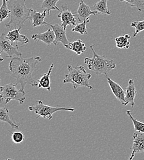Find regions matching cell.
<instances>
[{
	"mask_svg": "<svg viewBox=\"0 0 144 160\" xmlns=\"http://www.w3.org/2000/svg\"><path fill=\"white\" fill-rule=\"evenodd\" d=\"M32 38L37 42L41 41L47 45H50L52 43L54 44L56 35L52 29H48L44 33H39L32 35Z\"/></svg>",
	"mask_w": 144,
	"mask_h": 160,
	"instance_id": "4fadbf2b",
	"label": "cell"
},
{
	"mask_svg": "<svg viewBox=\"0 0 144 160\" xmlns=\"http://www.w3.org/2000/svg\"><path fill=\"white\" fill-rule=\"evenodd\" d=\"M0 121L8 123L12 129H18L20 124L16 122L6 107L0 108Z\"/></svg>",
	"mask_w": 144,
	"mask_h": 160,
	"instance_id": "2e32d148",
	"label": "cell"
},
{
	"mask_svg": "<svg viewBox=\"0 0 144 160\" xmlns=\"http://www.w3.org/2000/svg\"><path fill=\"white\" fill-rule=\"evenodd\" d=\"M47 15V11L44 10L42 13L36 11L32 9L30 19L32 20V25L33 27L44 25V19Z\"/></svg>",
	"mask_w": 144,
	"mask_h": 160,
	"instance_id": "ac0fdd59",
	"label": "cell"
},
{
	"mask_svg": "<svg viewBox=\"0 0 144 160\" xmlns=\"http://www.w3.org/2000/svg\"><path fill=\"white\" fill-rule=\"evenodd\" d=\"M11 19L5 24L9 29L22 28L24 23L30 18L32 9L27 8L25 0H6Z\"/></svg>",
	"mask_w": 144,
	"mask_h": 160,
	"instance_id": "7a4b0ae2",
	"label": "cell"
},
{
	"mask_svg": "<svg viewBox=\"0 0 144 160\" xmlns=\"http://www.w3.org/2000/svg\"><path fill=\"white\" fill-rule=\"evenodd\" d=\"M11 139L15 143H21L25 140V136L21 131H15L12 132Z\"/></svg>",
	"mask_w": 144,
	"mask_h": 160,
	"instance_id": "83f0119b",
	"label": "cell"
},
{
	"mask_svg": "<svg viewBox=\"0 0 144 160\" xmlns=\"http://www.w3.org/2000/svg\"><path fill=\"white\" fill-rule=\"evenodd\" d=\"M94 44L90 46L92 52L93 56L92 58H86L84 63L87 64L88 68L95 72L97 75H105L107 77L108 73L116 68L115 61L108 59L104 56H101L97 54L94 50Z\"/></svg>",
	"mask_w": 144,
	"mask_h": 160,
	"instance_id": "3957f363",
	"label": "cell"
},
{
	"mask_svg": "<svg viewBox=\"0 0 144 160\" xmlns=\"http://www.w3.org/2000/svg\"><path fill=\"white\" fill-rule=\"evenodd\" d=\"M44 24L46 25H48L51 27V28L54 32L55 35H56V39L54 44L56 46L57 45V43L59 42H61L63 44L64 46H67L69 44L68 40L67 39V35H66V30L63 28L61 25H59L57 23L52 25L51 23H49L47 22H44Z\"/></svg>",
	"mask_w": 144,
	"mask_h": 160,
	"instance_id": "30bf717a",
	"label": "cell"
},
{
	"mask_svg": "<svg viewBox=\"0 0 144 160\" xmlns=\"http://www.w3.org/2000/svg\"><path fill=\"white\" fill-rule=\"evenodd\" d=\"M68 73L65 75L63 82L72 83L74 89L80 87H87L90 89H93V86L90 85L89 80L92 77L91 74L88 73L84 67L82 65L73 67L71 65L67 66Z\"/></svg>",
	"mask_w": 144,
	"mask_h": 160,
	"instance_id": "277c9868",
	"label": "cell"
},
{
	"mask_svg": "<svg viewBox=\"0 0 144 160\" xmlns=\"http://www.w3.org/2000/svg\"><path fill=\"white\" fill-rule=\"evenodd\" d=\"M10 16V11L7 8L6 0H2V3L0 7V23Z\"/></svg>",
	"mask_w": 144,
	"mask_h": 160,
	"instance_id": "cb8c5ba5",
	"label": "cell"
},
{
	"mask_svg": "<svg viewBox=\"0 0 144 160\" xmlns=\"http://www.w3.org/2000/svg\"><path fill=\"white\" fill-rule=\"evenodd\" d=\"M18 83H9L4 86H0V93L2 101H5L7 104L11 100H17L20 104L24 103L25 100V92L22 89L17 88Z\"/></svg>",
	"mask_w": 144,
	"mask_h": 160,
	"instance_id": "5b68a950",
	"label": "cell"
},
{
	"mask_svg": "<svg viewBox=\"0 0 144 160\" xmlns=\"http://www.w3.org/2000/svg\"><path fill=\"white\" fill-rule=\"evenodd\" d=\"M107 79L109 86L115 98L120 102L122 105L126 106V103L125 99V91L124 90L123 88L117 82L108 77V76L107 77Z\"/></svg>",
	"mask_w": 144,
	"mask_h": 160,
	"instance_id": "7c38bea8",
	"label": "cell"
},
{
	"mask_svg": "<svg viewBox=\"0 0 144 160\" xmlns=\"http://www.w3.org/2000/svg\"><path fill=\"white\" fill-rule=\"evenodd\" d=\"M9 41L5 33L0 35V52H5L7 55L6 57L9 58L22 57V53L18 51L19 46H14Z\"/></svg>",
	"mask_w": 144,
	"mask_h": 160,
	"instance_id": "52a82bcc",
	"label": "cell"
},
{
	"mask_svg": "<svg viewBox=\"0 0 144 160\" xmlns=\"http://www.w3.org/2000/svg\"><path fill=\"white\" fill-rule=\"evenodd\" d=\"M4 60L3 58L1 56V52H0V62H2Z\"/></svg>",
	"mask_w": 144,
	"mask_h": 160,
	"instance_id": "f1b7e54d",
	"label": "cell"
},
{
	"mask_svg": "<svg viewBox=\"0 0 144 160\" xmlns=\"http://www.w3.org/2000/svg\"><path fill=\"white\" fill-rule=\"evenodd\" d=\"M54 67V64H51L48 72L46 73H44L39 80H37V87L39 89L42 88L44 89H46L48 91H51L50 76Z\"/></svg>",
	"mask_w": 144,
	"mask_h": 160,
	"instance_id": "e0dca14e",
	"label": "cell"
},
{
	"mask_svg": "<svg viewBox=\"0 0 144 160\" xmlns=\"http://www.w3.org/2000/svg\"><path fill=\"white\" fill-rule=\"evenodd\" d=\"M21 28H17L11 30L6 35L7 38L10 41V42L12 44L16 42V45L18 46V42H21V44H27L29 42V39L20 33Z\"/></svg>",
	"mask_w": 144,
	"mask_h": 160,
	"instance_id": "9a60e30c",
	"label": "cell"
},
{
	"mask_svg": "<svg viewBox=\"0 0 144 160\" xmlns=\"http://www.w3.org/2000/svg\"><path fill=\"white\" fill-rule=\"evenodd\" d=\"M121 2H126L131 7H136L139 11L144 10V0H120Z\"/></svg>",
	"mask_w": 144,
	"mask_h": 160,
	"instance_id": "484cf974",
	"label": "cell"
},
{
	"mask_svg": "<svg viewBox=\"0 0 144 160\" xmlns=\"http://www.w3.org/2000/svg\"><path fill=\"white\" fill-rule=\"evenodd\" d=\"M89 18L87 19L82 22H80L78 24H77L76 26L72 28V32H75L80 33L81 35H86L87 34V30L86 28V24L89 22Z\"/></svg>",
	"mask_w": 144,
	"mask_h": 160,
	"instance_id": "d4e9b609",
	"label": "cell"
},
{
	"mask_svg": "<svg viewBox=\"0 0 144 160\" xmlns=\"http://www.w3.org/2000/svg\"><path fill=\"white\" fill-rule=\"evenodd\" d=\"M65 47L68 49L75 52L77 55H81L87 49L85 43L80 39H78L73 42H69V44Z\"/></svg>",
	"mask_w": 144,
	"mask_h": 160,
	"instance_id": "d6986e66",
	"label": "cell"
},
{
	"mask_svg": "<svg viewBox=\"0 0 144 160\" xmlns=\"http://www.w3.org/2000/svg\"><path fill=\"white\" fill-rule=\"evenodd\" d=\"M108 0H100L94 5L95 11H97L98 14L107 15H110L112 14L111 11L108 8Z\"/></svg>",
	"mask_w": 144,
	"mask_h": 160,
	"instance_id": "44dd1931",
	"label": "cell"
},
{
	"mask_svg": "<svg viewBox=\"0 0 144 160\" xmlns=\"http://www.w3.org/2000/svg\"><path fill=\"white\" fill-rule=\"evenodd\" d=\"M131 36L129 34H125L118 37L115 38L116 46L119 49H129L130 47Z\"/></svg>",
	"mask_w": 144,
	"mask_h": 160,
	"instance_id": "ffe728a7",
	"label": "cell"
},
{
	"mask_svg": "<svg viewBox=\"0 0 144 160\" xmlns=\"http://www.w3.org/2000/svg\"><path fill=\"white\" fill-rule=\"evenodd\" d=\"M58 18H61L62 27L66 30L67 26L76 25L77 18L75 14H73L70 9L68 8L67 4L62 5V10H61Z\"/></svg>",
	"mask_w": 144,
	"mask_h": 160,
	"instance_id": "ba28073f",
	"label": "cell"
},
{
	"mask_svg": "<svg viewBox=\"0 0 144 160\" xmlns=\"http://www.w3.org/2000/svg\"><path fill=\"white\" fill-rule=\"evenodd\" d=\"M29 110L34 112L35 114L38 116L37 118L39 117H42L45 119L47 118L51 120L52 118L53 114L57 112L65 110L70 112H74L75 109L73 108H67V107H52L43 103L41 100H38L37 104L35 105H32L28 107Z\"/></svg>",
	"mask_w": 144,
	"mask_h": 160,
	"instance_id": "8992f818",
	"label": "cell"
},
{
	"mask_svg": "<svg viewBox=\"0 0 144 160\" xmlns=\"http://www.w3.org/2000/svg\"><path fill=\"white\" fill-rule=\"evenodd\" d=\"M137 94V89L135 86L134 81L133 79H130L128 81V86L125 90V99L126 105L129 104L133 108L135 102L134 99Z\"/></svg>",
	"mask_w": 144,
	"mask_h": 160,
	"instance_id": "5bb4252c",
	"label": "cell"
},
{
	"mask_svg": "<svg viewBox=\"0 0 144 160\" xmlns=\"http://www.w3.org/2000/svg\"><path fill=\"white\" fill-rule=\"evenodd\" d=\"M0 80H1V79H0ZM2 101V99H1V93H0V102L1 103Z\"/></svg>",
	"mask_w": 144,
	"mask_h": 160,
	"instance_id": "f546056e",
	"label": "cell"
},
{
	"mask_svg": "<svg viewBox=\"0 0 144 160\" xmlns=\"http://www.w3.org/2000/svg\"><path fill=\"white\" fill-rule=\"evenodd\" d=\"M98 14L96 11H92L91 8L86 4L83 0H81L77 12L75 13L76 18L80 22H82L89 18L91 15H97Z\"/></svg>",
	"mask_w": 144,
	"mask_h": 160,
	"instance_id": "8fae6325",
	"label": "cell"
},
{
	"mask_svg": "<svg viewBox=\"0 0 144 160\" xmlns=\"http://www.w3.org/2000/svg\"><path fill=\"white\" fill-rule=\"evenodd\" d=\"M59 0H43L41 8L46 10L48 14H50V11L52 10H57L61 11L60 9L57 6V2Z\"/></svg>",
	"mask_w": 144,
	"mask_h": 160,
	"instance_id": "7402d4cb",
	"label": "cell"
},
{
	"mask_svg": "<svg viewBox=\"0 0 144 160\" xmlns=\"http://www.w3.org/2000/svg\"><path fill=\"white\" fill-rule=\"evenodd\" d=\"M41 60L40 56H34L29 58L16 57L12 58L10 61L9 72L17 80L16 82L21 84V89L23 90L27 84L37 86V81L33 79V73Z\"/></svg>",
	"mask_w": 144,
	"mask_h": 160,
	"instance_id": "6da1fadb",
	"label": "cell"
},
{
	"mask_svg": "<svg viewBox=\"0 0 144 160\" xmlns=\"http://www.w3.org/2000/svg\"><path fill=\"white\" fill-rule=\"evenodd\" d=\"M12 160V159H11V158H7V159H6V160Z\"/></svg>",
	"mask_w": 144,
	"mask_h": 160,
	"instance_id": "4dcf8cb0",
	"label": "cell"
},
{
	"mask_svg": "<svg viewBox=\"0 0 144 160\" xmlns=\"http://www.w3.org/2000/svg\"><path fill=\"white\" fill-rule=\"evenodd\" d=\"M127 115H128V117H129V118H131V120H132V122H133V125H134V128L136 131H138V132H143L144 133V122H142L141 121L136 120L131 114V112L130 110H127L126 112Z\"/></svg>",
	"mask_w": 144,
	"mask_h": 160,
	"instance_id": "603a6c76",
	"label": "cell"
},
{
	"mask_svg": "<svg viewBox=\"0 0 144 160\" xmlns=\"http://www.w3.org/2000/svg\"><path fill=\"white\" fill-rule=\"evenodd\" d=\"M131 26L135 28V32L133 34V37H136L137 34L144 30V20L142 21L137 20L131 23Z\"/></svg>",
	"mask_w": 144,
	"mask_h": 160,
	"instance_id": "4316f807",
	"label": "cell"
},
{
	"mask_svg": "<svg viewBox=\"0 0 144 160\" xmlns=\"http://www.w3.org/2000/svg\"><path fill=\"white\" fill-rule=\"evenodd\" d=\"M133 143L131 147L132 153L128 160H132L136 153L144 152V133L136 131L133 134Z\"/></svg>",
	"mask_w": 144,
	"mask_h": 160,
	"instance_id": "9c48e42d",
	"label": "cell"
}]
</instances>
